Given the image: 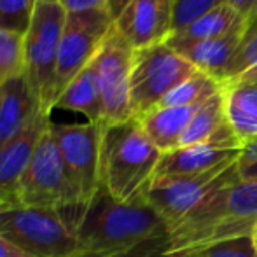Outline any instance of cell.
Returning <instances> with one entry per match:
<instances>
[{
  "mask_svg": "<svg viewBox=\"0 0 257 257\" xmlns=\"http://www.w3.org/2000/svg\"><path fill=\"white\" fill-rule=\"evenodd\" d=\"M77 236V257H124L161 250L170 229L146 200L124 203L100 189L88 205L61 210Z\"/></svg>",
  "mask_w": 257,
  "mask_h": 257,
  "instance_id": "6da1fadb",
  "label": "cell"
},
{
  "mask_svg": "<svg viewBox=\"0 0 257 257\" xmlns=\"http://www.w3.org/2000/svg\"><path fill=\"white\" fill-rule=\"evenodd\" d=\"M257 227V177L234 179L217 189L170 231L163 254H194L233 238L252 236Z\"/></svg>",
  "mask_w": 257,
  "mask_h": 257,
  "instance_id": "7a4b0ae2",
  "label": "cell"
},
{
  "mask_svg": "<svg viewBox=\"0 0 257 257\" xmlns=\"http://www.w3.org/2000/svg\"><path fill=\"white\" fill-rule=\"evenodd\" d=\"M163 153L140 122L130 119L105 126L102 139V187L124 203L146 200Z\"/></svg>",
  "mask_w": 257,
  "mask_h": 257,
  "instance_id": "3957f363",
  "label": "cell"
},
{
  "mask_svg": "<svg viewBox=\"0 0 257 257\" xmlns=\"http://www.w3.org/2000/svg\"><path fill=\"white\" fill-rule=\"evenodd\" d=\"M67 11L60 2H41L25 34V77L42 110L56 103V67Z\"/></svg>",
  "mask_w": 257,
  "mask_h": 257,
  "instance_id": "277c9868",
  "label": "cell"
},
{
  "mask_svg": "<svg viewBox=\"0 0 257 257\" xmlns=\"http://www.w3.org/2000/svg\"><path fill=\"white\" fill-rule=\"evenodd\" d=\"M0 236L35 257H77L79 254L74 226L61 210L2 208Z\"/></svg>",
  "mask_w": 257,
  "mask_h": 257,
  "instance_id": "5b68a950",
  "label": "cell"
},
{
  "mask_svg": "<svg viewBox=\"0 0 257 257\" xmlns=\"http://www.w3.org/2000/svg\"><path fill=\"white\" fill-rule=\"evenodd\" d=\"M238 161L222 163L215 168L191 175L154 177L146 201L165 220L170 231L175 229L210 194L240 177Z\"/></svg>",
  "mask_w": 257,
  "mask_h": 257,
  "instance_id": "8992f818",
  "label": "cell"
},
{
  "mask_svg": "<svg viewBox=\"0 0 257 257\" xmlns=\"http://www.w3.org/2000/svg\"><path fill=\"white\" fill-rule=\"evenodd\" d=\"M198 72L184 56L166 42L133 51L132 63V112L142 117L161 103L170 91Z\"/></svg>",
  "mask_w": 257,
  "mask_h": 257,
  "instance_id": "52a82bcc",
  "label": "cell"
},
{
  "mask_svg": "<svg viewBox=\"0 0 257 257\" xmlns=\"http://www.w3.org/2000/svg\"><path fill=\"white\" fill-rule=\"evenodd\" d=\"M53 122V121H51ZM18 206L65 210L79 205L77 191L65 168L63 158L51 133V124L42 135L16 194Z\"/></svg>",
  "mask_w": 257,
  "mask_h": 257,
  "instance_id": "ba28073f",
  "label": "cell"
},
{
  "mask_svg": "<svg viewBox=\"0 0 257 257\" xmlns=\"http://www.w3.org/2000/svg\"><path fill=\"white\" fill-rule=\"evenodd\" d=\"M103 124H54L51 133L63 158L65 168L77 191L79 205H88L102 189Z\"/></svg>",
  "mask_w": 257,
  "mask_h": 257,
  "instance_id": "9c48e42d",
  "label": "cell"
},
{
  "mask_svg": "<svg viewBox=\"0 0 257 257\" xmlns=\"http://www.w3.org/2000/svg\"><path fill=\"white\" fill-rule=\"evenodd\" d=\"M114 27L108 9L67 13L56 67V100L68 84L93 63Z\"/></svg>",
  "mask_w": 257,
  "mask_h": 257,
  "instance_id": "30bf717a",
  "label": "cell"
},
{
  "mask_svg": "<svg viewBox=\"0 0 257 257\" xmlns=\"http://www.w3.org/2000/svg\"><path fill=\"white\" fill-rule=\"evenodd\" d=\"M135 49L117 32L115 25L93 60L103 98V124H121L133 119L132 63Z\"/></svg>",
  "mask_w": 257,
  "mask_h": 257,
  "instance_id": "8fae6325",
  "label": "cell"
},
{
  "mask_svg": "<svg viewBox=\"0 0 257 257\" xmlns=\"http://www.w3.org/2000/svg\"><path fill=\"white\" fill-rule=\"evenodd\" d=\"M51 124V114L39 108L14 139L0 147V203L2 208L18 206L16 194L42 135Z\"/></svg>",
  "mask_w": 257,
  "mask_h": 257,
  "instance_id": "7c38bea8",
  "label": "cell"
},
{
  "mask_svg": "<svg viewBox=\"0 0 257 257\" xmlns=\"http://www.w3.org/2000/svg\"><path fill=\"white\" fill-rule=\"evenodd\" d=\"M114 25L133 49L166 42L173 34V0H132Z\"/></svg>",
  "mask_w": 257,
  "mask_h": 257,
  "instance_id": "4fadbf2b",
  "label": "cell"
},
{
  "mask_svg": "<svg viewBox=\"0 0 257 257\" xmlns=\"http://www.w3.org/2000/svg\"><path fill=\"white\" fill-rule=\"evenodd\" d=\"M247 23L248 20L243 18L229 32H226L220 37L187 46V48L179 49L177 53L186 58L196 70L203 72V74L210 75V77L217 79L220 82L227 63L233 60L234 53H236L238 46H240L241 39H243L245 30H247Z\"/></svg>",
  "mask_w": 257,
  "mask_h": 257,
  "instance_id": "5bb4252c",
  "label": "cell"
},
{
  "mask_svg": "<svg viewBox=\"0 0 257 257\" xmlns=\"http://www.w3.org/2000/svg\"><path fill=\"white\" fill-rule=\"evenodd\" d=\"M39 108L25 74L0 86V147L14 139Z\"/></svg>",
  "mask_w": 257,
  "mask_h": 257,
  "instance_id": "9a60e30c",
  "label": "cell"
},
{
  "mask_svg": "<svg viewBox=\"0 0 257 257\" xmlns=\"http://www.w3.org/2000/svg\"><path fill=\"white\" fill-rule=\"evenodd\" d=\"M243 149H217V147L198 144V146L179 147L165 153L159 159L156 177L165 175H191L206 172L222 163L238 161Z\"/></svg>",
  "mask_w": 257,
  "mask_h": 257,
  "instance_id": "2e32d148",
  "label": "cell"
},
{
  "mask_svg": "<svg viewBox=\"0 0 257 257\" xmlns=\"http://www.w3.org/2000/svg\"><path fill=\"white\" fill-rule=\"evenodd\" d=\"M200 105L156 107L151 112L144 114L142 117H139L137 121L140 122V126L146 132V135L151 139V142L165 154L170 153V151L179 149L180 139H182L186 128L189 126L194 112L200 108Z\"/></svg>",
  "mask_w": 257,
  "mask_h": 257,
  "instance_id": "e0dca14e",
  "label": "cell"
},
{
  "mask_svg": "<svg viewBox=\"0 0 257 257\" xmlns=\"http://www.w3.org/2000/svg\"><path fill=\"white\" fill-rule=\"evenodd\" d=\"M54 108L81 112V114H84L86 117H88V122L103 124L102 88H100L98 74H96L93 63L88 65V67L65 88V91L61 93L60 98L54 103Z\"/></svg>",
  "mask_w": 257,
  "mask_h": 257,
  "instance_id": "ac0fdd59",
  "label": "cell"
},
{
  "mask_svg": "<svg viewBox=\"0 0 257 257\" xmlns=\"http://www.w3.org/2000/svg\"><path fill=\"white\" fill-rule=\"evenodd\" d=\"M240 20H243V16H240V13L234 7L224 2L217 6L215 9L200 16L198 20H194L187 27H184L182 30L173 32L172 37L166 41V44L175 51H179V49L198 44V42L217 39L226 32H229Z\"/></svg>",
  "mask_w": 257,
  "mask_h": 257,
  "instance_id": "d6986e66",
  "label": "cell"
},
{
  "mask_svg": "<svg viewBox=\"0 0 257 257\" xmlns=\"http://www.w3.org/2000/svg\"><path fill=\"white\" fill-rule=\"evenodd\" d=\"M226 115L240 142L248 146L257 139V88L231 86L224 88Z\"/></svg>",
  "mask_w": 257,
  "mask_h": 257,
  "instance_id": "ffe728a7",
  "label": "cell"
},
{
  "mask_svg": "<svg viewBox=\"0 0 257 257\" xmlns=\"http://www.w3.org/2000/svg\"><path fill=\"white\" fill-rule=\"evenodd\" d=\"M227 122L226 115V95L224 88L217 95L208 98L205 103L200 105L191 119L189 126L184 132L180 139L179 147L198 146V144H208L212 137Z\"/></svg>",
  "mask_w": 257,
  "mask_h": 257,
  "instance_id": "44dd1931",
  "label": "cell"
},
{
  "mask_svg": "<svg viewBox=\"0 0 257 257\" xmlns=\"http://www.w3.org/2000/svg\"><path fill=\"white\" fill-rule=\"evenodd\" d=\"M222 89L217 79L210 77L203 72H194L187 81L177 86L173 91H170L158 107H189V105H200L212 98L213 95Z\"/></svg>",
  "mask_w": 257,
  "mask_h": 257,
  "instance_id": "7402d4cb",
  "label": "cell"
},
{
  "mask_svg": "<svg viewBox=\"0 0 257 257\" xmlns=\"http://www.w3.org/2000/svg\"><path fill=\"white\" fill-rule=\"evenodd\" d=\"M247 30L234 53L233 60L227 63L226 70L222 75V88L233 84L236 79H240L243 74L257 67V14L247 18Z\"/></svg>",
  "mask_w": 257,
  "mask_h": 257,
  "instance_id": "603a6c76",
  "label": "cell"
},
{
  "mask_svg": "<svg viewBox=\"0 0 257 257\" xmlns=\"http://www.w3.org/2000/svg\"><path fill=\"white\" fill-rule=\"evenodd\" d=\"M25 72V35L0 28V86L23 75Z\"/></svg>",
  "mask_w": 257,
  "mask_h": 257,
  "instance_id": "cb8c5ba5",
  "label": "cell"
},
{
  "mask_svg": "<svg viewBox=\"0 0 257 257\" xmlns=\"http://www.w3.org/2000/svg\"><path fill=\"white\" fill-rule=\"evenodd\" d=\"M39 0H0V28L25 35Z\"/></svg>",
  "mask_w": 257,
  "mask_h": 257,
  "instance_id": "d4e9b609",
  "label": "cell"
},
{
  "mask_svg": "<svg viewBox=\"0 0 257 257\" xmlns=\"http://www.w3.org/2000/svg\"><path fill=\"white\" fill-rule=\"evenodd\" d=\"M224 2L226 0H173V32L182 30Z\"/></svg>",
  "mask_w": 257,
  "mask_h": 257,
  "instance_id": "484cf974",
  "label": "cell"
},
{
  "mask_svg": "<svg viewBox=\"0 0 257 257\" xmlns=\"http://www.w3.org/2000/svg\"><path fill=\"white\" fill-rule=\"evenodd\" d=\"M194 257H257L254 236H241L233 240L220 241L210 245L200 252H194Z\"/></svg>",
  "mask_w": 257,
  "mask_h": 257,
  "instance_id": "4316f807",
  "label": "cell"
},
{
  "mask_svg": "<svg viewBox=\"0 0 257 257\" xmlns=\"http://www.w3.org/2000/svg\"><path fill=\"white\" fill-rule=\"evenodd\" d=\"M240 175L241 179H248L257 172V139L243 147L240 156Z\"/></svg>",
  "mask_w": 257,
  "mask_h": 257,
  "instance_id": "83f0119b",
  "label": "cell"
},
{
  "mask_svg": "<svg viewBox=\"0 0 257 257\" xmlns=\"http://www.w3.org/2000/svg\"><path fill=\"white\" fill-rule=\"evenodd\" d=\"M67 13H86V11L108 9V0H60Z\"/></svg>",
  "mask_w": 257,
  "mask_h": 257,
  "instance_id": "f1b7e54d",
  "label": "cell"
},
{
  "mask_svg": "<svg viewBox=\"0 0 257 257\" xmlns=\"http://www.w3.org/2000/svg\"><path fill=\"white\" fill-rule=\"evenodd\" d=\"M0 257H35V255H30L28 252L21 250L20 247H16L9 240L0 236Z\"/></svg>",
  "mask_w": 257,
  "mask_h": 257,
  "instance_id": "f546056e",
  "label": "cell"
},
{
  "mask_svg": "<svg viewBox=\"0 0 257 257\" xmlns=\"http://www.w3.org/2000/svg\"><path fill=\"white\" fill-rule=\"evenodd\" d=\"M226 2L229 4L231 7H234V9L240 13V16L248 18L252 14L255 0H226Z\"/></svg>",
  "mask_w": 257,
  "mask_h": 257,
  "instance_id": "4dcf8cb0",
  "label": "cell"
},
{
  "mask_svg": "<svg viewBox=\"0 0 257 257\" xmlns=\"http://www.w3.org/2000/svg\"><path fill=\"white\" fill-rule=\"evenodd\" d=\"M231 86H255L257 88V67H254L252 70H248L247 74H243L240 79H236L233 84L224 86V88H231Z\"/></svg>",
  "mask_w": 257,
  "mask_h": 257,
  "instance_id": "1f68e13d",
  "label": "cell"
},
{
  "mask_svg": "<svg viewBox=\"0 0 257 257\" xmlns=\"http://www.w3.org/2000/svg\"><path fill=\"white\" fill-rule=\"evenodd\" d=\"M132 2V0H108V13L114 18V21L119 18V14L126 9V6Z\"/></svg>",
  "mask_w": 257,
  "mask_h": 257,
  "instance_id": "d6a6232c",
  "label": "cell"
},
{
  "mask_svg": "<svg viewBox=\"0 0 257 257\" xmlns=\"http://www.w3.org/2000/svg\"><path fill=\"white\" fill-rule=\"evenodd\" d=\"M124 257H194L193 254H163L161 250H140V252H135V254H130V255H124Z\"/></svg>",
  "mask_w": 257,
  "mask_h": 257,
  "instance_id": "836d02e7",
  "label": "cell"
},
{
  "mask_svg": "<svg viewBox=\"0 0 257 257\" xmlns=\"http://www.w3.org/2000/svg\"><path fill=\"white\" fill-rule=\"evenodd\" d=\"M255 14H257V0H255V4H254V9H252V14H250V16H255ZM250 16H248V18H250Z\"/></svg>",
  "mask_w": 257,
  "mask_h": 257,
  "instance_id": "e575fe53",
  "label": "cell"
},
{
  "mask_svg": "<svg viewBox=\"0 0 257 257\" xmlns=\"http://www.w3.org/2000/svg\"><path fill=\"white\" fill-rule=\"evenodd\" d=\"M252 236H254V243H255V248H257V227H255V231H254V234H252Z\"/></svg>",
  "mask_w": 257,
  "mask_h": 257,
  "instance_id": "d590c367",
  "label": "cell"
},
{
  "mask_svg": "<svg viewBox=\"0 0 257 257\" xmlns=\"http://www.w3.org/2000/svg\"><path fill=\"white\" fill-rule=\"evenodd\" d=\"M41 2H60V0H41Z\"/></svg>",
  "mask_w": 257,
  "mask_h": 257,
  "instance_id": "8d00e7d4",
  "label": "cell"
},
{
  "mask_svg": "<svg viewBox=\"0 0 257 257\" xmlns=\"http://www.w3.org/2000/svg\"><path fill=\"white\" fill-rule=\"evenodd\" d=\"M252 177H257V172H255V173H252V175L248 177V179H252Z\"/></svg>",
  "mask_w": 257,
  "mask_h": 257,
  "instance_id": "74e56055",
  "label": "cell"
},
{
  "mask_svg": "<svg viewBox=\"0 0 257 257\" xmlns=\"http://www.w3.org/2000/svg\"><path fill=\"white\" fill-rule=\"evenodd\" d=\"M0 210H2V203H0Z\"/></svg>",
  "mask_w": 257,
  "mask_h": 257,
  "instance_id": "f35d334b",
  "label": "cell"
}]
</instances>
